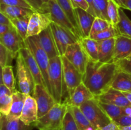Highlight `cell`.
Masks as SVG:
<instances>
[{"label": "cell", "mask_w": 131, "mask_h": 130, "mask_svg": "<svg viewBox=\"0 0 131 130\" xmlns=\"http://www.w3.org/2000/svg\"><path fill=\"white\" fill-rule=\"evenodd\" d=\"M125 7L127 10L131 11V0H125Z\"/></svg>", "instance_id": "cell-54"}, {"label": "cell", "mask_w": 131, "mask_h": 130, "mask_svg": "<svg viewBox=\"0 0 131 130\" xmlns=\"http://www.w3.org/2000/svg\"><path fill=\"white\" fill-rule=\"evenodd\" d=\"M99 103L112 121H115L121 116L124 115V107L100 101H99Z\"/></svg>", "instance_id": "cell-30"}, {"label": "cell", "mask_w": 131, "mask_h": 130, "mask_svg": "<svg viewBox=\"0 0 131 130\" xmlns=\"http://www.w3.org/2000/svg\"><path fill=\"white\" fill-rule=\"evenodd\" d=\"M119 16L120 20L116 25L119 34L131 38V20L121 8H119Z\"/></svg>", "instance_id": "cell-27"}, {"label": "cell", "mask_w": 131, "mask_h": 130, "mask_svg": "<svg viewBox=\"0 0 131 130\" xmlns=\"http://www.w3.org/2000/svg\"><path fill=\"white\" fill-rule=\"evenodd\" d=\"M113 122H115L118 126H131V117L122 115Z\"/></svg>", "instance_id": "cell-43"}, {"label": "cell", "mask_w": 131, "mask_h": 130, "mask_svg": "<svg viewBox=\"0 0 131 130\" xmlns=\"http://www.w3.org/2000/svg\"><path fill=\"white\" fill-rule=\"evenodd\" d=\"M12 93L3 84L0 85V98L4 95H12Z\"/></svg>", "instance_id": "cell-46"}, {"label": "cell", "mask_w": 131, "mask_h": 130, "mask_svg": "<svg viewBox=\"0 0 131 130\" xmlns=\"http://www.w3.org/2000/svg\"><path fill=\"white\" fill-rule=\"evenodd\" d=\"M0 23L6 24V25H11L12 24L10 20L3 14L1 10H0Z\"/></svg>", "instance_id": "cell-48"}, {"label": "cell", "mask_w": 131, "mask_h": 130, "mask_svg": "<svg viewBox=\"0 0 131 130\" xmlns=\"http://www.w3.org/2000/svg\"><path fill=\"white\" fill-rule=\"evenodd\" d=\"M12 95H4L0 98V113L2 115L6 117L10 113L12 103Z\"/></svg>", "instance_id": "cell-38"}, {"label": "cell", "mask_w": 131, "mask_h": 130, "mask_svg": "<svg viewBox=\"0 0 131 130\" xmlns=\"http://www.w3.org/2000/svg\"><path fill=\"white\" fill-rule=\"evenodd\" d=\"M49 82L51 95L58 103H61L63 92V67L60 56L49 59Z\"/></svg>", "instance_id": "cell-4"}, {"label": "cell", "mask_w": 131, "mask_h": 130, "mask_svg": "<svg viewBox=\"0 0 131 130\" xmlns=\"http://www.w3.org/2000/svg\"><path fill=\"white\" fill-rule=\"evenodd\" d=\"M111 87L121 92L131 91V75L118 71Z\"/></svg>", "instance_id": "cell-25"}, {"label": "cell", "mask_w": 131, "mask_h": 130, "mask_svg": "<svg viewBox=\"0 0 131 130\" xmlns=\"http://www.w3.org/2000/svg\"><path fill=\"white\" fill-rule=\"evenodd\" d=\"M56 130H61V129H56Z\"/></svg>", "instance_id": "cell-60"}, {"label": "cell", "mask_w": 131, "mask_h": 130, "mask_svg": "<svg viewBox=\"0 0 131 130\" xmlns=\"http://www.w3.org/2000/svg\"><path fill=\"white\" fill-rule=\"evenodd\" d=\"M12 25V24L11 25H6V24L0 23V37L2 36L8 31H9Z\"/></svg>", "instance_id": "cell-47"}, {"label": "cell", "mask_w": 131, "mask_h": 130, "mask_svg": "<svg viewBox=\"0 0 131 130\" xmlns=\"http://www.w3.org/2000/svg\"><path fill=\"white\" fill-rule=\"evenodd\" d=\"M1 114L0 113V126H1Z\"/></svg>", "instance_id": "cell-59"}, {"label": "cell", "mask_w": 131, "mask_h": 130, "mask_svg": "<svg viewBox=\"0 0 131 130\" xmlns=\"http://www.w3.org/2000/svg\"><path fill=\"white\" fill-rule=\"evenodd\" d=\"M38 12L48 15L52 22L72 32L79 40V38L75 28L56 0H49L47 3H43Z\"/></svg>", "instance_id": "cell-7"}, {"label": "cell", "mask_w": 131, "mask_h": 130, "mask_svg": "<svg viewBox=\"0 0 131 130\" xmlns=\"http://www.w3.org/2000/svg\"><path fill=\"white\" fill-rule=\"evenodd\" d=\"M84 130H95V129L93 127H88V128H86Z\"/></svg>", "instance_id": "cell-57"}, {"label": "cell", "mask_w": 131, "mask_h": 130, "mask_svg": "<svg viewBox=\"0 0 131 130\" xmlns=\"http://www.w3.org/2000/svg\"><path fill=\"white\" fill-rule=\"evenodd\" d=\"M0 42L7 48L14 59L17 57L20 50L26 47L24 41L13 25L0 37Z\"/></svg>", "instance_id": "cell-12"}, {"label": "cell", "mask_w": 131, "mask_h": 130, "mask_svg": "<svg viewBox=\"0 0 131 130\" xmlns=\"http://www.w3.org/2000/svg\"><path fill=\"white\" fill-rule=\"evenodd\" d=\"M61 130H79L72 113L68 107L63 120Z\"/></svg>", "instance_id": "cell-36"}, {"label": "cell", "mask_w": 131, "mask_h": 130, "mask_svg": "<svg viewBox=\"0 0 131 130\" xmlns=\"http://www.w3.org/2000/svg\"><path fill=\"white\" fill-rule=\"evenodd\" d=\"M79 108L95 129L104 127L112 121L100 106L96 98L84 102Z\"/></svg>", "instance_id": "cell-6"}, {"label": "cell", "mask_w": 131, "mask_h": 130, "mask_svg": "<svg viewBox=\"0 0 131 130\" xmlns=\"http://www.w3.org/2000/svg\"><path fill=\"white\" fill-rule=\"evenodd\" d=\"M119 6L120 8L123 9H126L125 7V0H113Z\"/></svg>", "instance_id": "cell-50"}, {"label": "cell", "mask_w": 131, "mask_h": 130, "mask_svg": "<svg viewBox=\"0 0 131 130\" xmlns=\"http://www.w3.org/2000/svg\"><path fill=\"white\" fill-rule=\"evenodd\" d=\"M109 0H93L95 12L97 17L108 20L107 8Z\"/></svg>", "instance_id": "cell-33"}, {"label": "cell", "mask_w": 131, "mask_h": 130, "mask_svg": "<svg viewBox=\"0 0 131 130\" xmlns=\"http://www.w3.org/2000/svg\"><path fill=\"white\" fill-rule=\"evenodd\" d=\"M0 4H4L9 6H17L30 8L31 6L26 2L25 0H0Z\"/></svg>", "instance_id": "cell-41"}, {"label": "cell", "mask_w": 131, "mask_h": 130, "mask_svg": "<svg viewBox=\"0 0 131 130\" xmlns=\"http://www.w3.org/2000/svg\"><path fill=\"white\" fill-rule=\"evenodd\" d=\"M2 73H3V67L0 66V85H1V84H3Z\"/></svg>", "instance_id": "cell-56"}, {"label": "cell", "mask_w": 131, "mask_h": 130, "mask_svg": "<svg viewBox=\"0 0 131 130\" xmlns=\"http://www.w3.org/2000/svg\"><path fill=\"white\" fill-rule=\"evenodd\" d=\"M117 72L115 62L103 63L89 59L83 75V83L95 97L99 96L111 88Z\"/></svg>", "instance_id": "cell-1"}, {"label": "cell", "mask_w": 131, "mask_h": 130, "mask_svg": "<svg viewBox=\"0 0 131 130\" xmlns=\"http://www.w3.org/2000/svg\"><path fill=\"white\" fill-rule=\"evenodd\" d=\"M38 37H39L41 46L47 54L49 59L60 56L53 35H52L51 27L49 26L47 29L41 32L38 34Z\"/></svg>", "instance_id": "cell-20"}, {"label": "cell", "mask_w": 131, "mask_h": 130, "mask_svg": "<svg viewBox=\"0 0 131 130\" xmlns=\"http://www.w3.org/2000/svg\"><path fill=\"white\" fill-rule=\"evenodd\" d=\"M75 12L81 38H88L95 17L79 8L75 9Z\"/></svg>", "instance_id": "cell-18"}, {"label": "cell", "mask_w": 131, "mask_h": 130, "mask_svg": "<svg viewBox=\"0 0 131 130\" xmlns=\"http://www.w3.org/2000/svg\"><path fill=\"white\" fill-rule=\"evenodd\" d=\"M67 110V105L57 103L47 113L38 118L33 126L39 130L61 129Z\"/></svg>", "instance_id": "cell-2"}, {"label": "cell", "mask_w": 131, "mask_h": 130, "mask_svg": "<svg viewBox=\"0 0 131 130\" xmlns=\"http://www.w3.org/2000/svg\"><path fill=\"white\" fill-rule=\"evenodd\" d=\"M5 120H6V116L1 115L0 130H6V128H5Z\"/></svg>", "instance_id": "cell-52"}, {"label": "cell", "mask_w": 131, "mask_h": 130, "mask_svg": "<svg viewBox=\"0 0 131 130\" xmlns=\"http://www.w3.org/2000/svg\"><path fill=\"white\" fill-rule=\"evenodd\" d=\"M27 96H28L27 94L18 90L13 93L12 95V103L10 113L6 117V120L20 119Z\"/></svg>", "instance_id": "cell-22"}, {"label": "cell", "mask_w": 131, "mask_h": 130, "mask_svg": "<svg viewBox=\"0 0 131 130\" xmlns=\"http://www.w3.org/2000/svg\"><path fill=\"white\" fill-rule=\"evenodd\" d=\"M124 115H127L131 117V105L124 107Z\"/></svg>", "instance_id": "cell-51"}, {"label": "cell", "mask_w": 131, "mask_h": 130, "mask_svg": "<svg viewBox=\"0 0 131 130\" xmlns=\"http://www.w3.org/2000/svg\"><path fill=\"white\" fill-rule=\"evenodd\" d=\"M110 25L111 24L109 21L96 17L92 25L90 34V38H93L95 35L109 28Z\"/></svg>", "instance_id": "cell-34"}, {"label": "cell", "mask_w": 131, "mask_h": 130, "mask_svg": "<svg viewBox=\"0 0 131 130\" xmlns=\"http://www.w3.org/2000/svg\"><path fill=\"white\" fill-rule=\"evenodd\" d=\"M2 79L3 84L12 94L17 91L15 89V79L13 71V67L11 65H7L3 68Z\"/></svg>", "instance_id": "cell-29"}, {"label": "cell", "mask_w": 131, "mask_h": 130, "mask_svg": "<svg viewBox=\"0 0 131 130\" xmlns=\"http://www.w3.org/2000/svg\"><path fill=\"white\" fill-rule=\"evenodd\" d=\"M124 93V95L125 96L127 99L129 100V101L131 103V91L130 92H122Z\"/></svg>", "instance_id": "cell-53"}, {"label": "cell", "mask_w": 131, "mask_h": 130, "mask_svg": "<svg viewBox=\"0 0 131 130\" xmlns=\"http://www.w3.org/2000/svg\"><path fill=\"white\" fill-rule=\"evenodd\" d=\"M50 27L59 54L60 56H64L67 47L78 42L79 39L72 32L55 23H51Z\"/></svg>", "instance_id": "cell-9"}, {"label": "cell", "mask_w": 131, "mask_h": 130, "mask_svg": "<svg viewBox=\"0 0 131 130\" xmlns=\"http://www.w3.org/2000/svg\"><path fill=\"white\" fill-rule=\"evenodd\" d=\"M93 98H95V96L82 82L72 92L63 103L67 106L79 107L84 102Z\"/></svg>", "instance_id": "cell-14"}, {"label": "cell", "mask_w": 131, "mask_h": 130, "mask_svg": "<svg viewBox=\"0 0 131 130\" xmlns=\"http://www.w3.org/2000/svg\"><path fill=\"white\" fill-rule=\"evenodd\" d=\"M25 45L33 54L41 72L43 79L46 83L48 91L51 93L49 82V58L42 48L40 43L38 35L28 37L25 41Z\"/></svg>", "instance_id": "cell-3"}, {"label": "cell", "mask_w": 131, "mask_h": 130, "mask_svg": "<svg viewBox=\"0 0 131 130\" xmlns=\"http://www.w3.org/2000/svg\"><path fill=\"white\" fill-rule=\"evenodd\" d=\"M120 130H131V126H118Z\"/></svg>", "instance_id": "cell-55"}, {"label": "cell", "mask_w": 131, "mask_h": 130, "mask_svg": "<svg viewBox=\"0 0 131 130\" xmlns=\"http://www.w3.org/2000/svg\"><path fill=\"white\" fill-rule=\"evenodd\" d=\"M19 53L21 54L22 57L24 59L26 64L28 66L29 70H30L31 73L33 75V79H34L35 84H39V85H43L45 87L47 88L46 83L43 79V76H42V72H41L33 54L29 50V48H27L26 47L22 48L19 51Z\"/></svg>", "instance_id": "cell-15"}, {"label": "cell", "mask_w": 131, "mask_h": 130, "mask_svg": "<svg viewBox=\"0 0 131 130\" xmlns=\"http://www.w3.org/2000/svg\"><path fill=\"white\" fill-rule=\"evenodd\" d=\"M119 8L120 6L113 0H109L107 8V17L110 24L115 27H116L120 20Z\"/></svg>", "instance_id": "cell-32"}, {"label": "cell", "mask_w": 131, "mask_h": 130, "mask_svg": "<svg viewBox=\"0 0 131 130\" xmlns=\"http://www.w3.org/2000/svg\"><path fill=\"white\" fill-rule=\"evenodd\" d=\"M63 67V92L61 103L83 82V75L65 57L61 56Z\"/></svg>", "instance_id": "cell-5"}, {"label": "cell", "mask_w": 131, "mask_h": 130, "mask_svg": "<svg viewBox=\"0 0 131 130\" xmlns=\"http://www.w3.org/2000/svg\"><path fill=\"white\" fill-rule=\"evenodd\" d=\"M6 130H31V126H27L23 123L20 119L5 120Z\"/></svg>", "instance_id": "cell-37"}, {"label": "cell", "mask_w": 131, "mask_h": 130, "mask_svg": "<svg viewBox=\"0 0 131 130\" xmlns=\"http://www.w3.org/2000/svg\"><path fill=\"white\" fill-rule=\"evenodd\" d=\"M0 10L10 20L31 17L35 11L30 8L17 6H9L4 4H0Z\"/></svg>", "instance_id": "cell-21"}, {"label": "cell", "mask_w": 131, "mask_h": 130, "mask_svg": "<svg viewBox=\"0 0 131 130\" xmlns=\"http://www.w3.org/2000/svg\"><path fill=\"white\" fill-rule=\"evenodd\" d=\"M58 5H60V7L61 8L67 16L69 19L70 21L71 22L72 24L75 28V31H76L78 35L79 36V39L81 38V36L80 30H79V26H78V21H77V17L76 14L75 12V9L74 8L72 4L71 1L70 0H56Z\"/></svg>", "instance_id": "cell-26"}, {"label": "cell", "mask_w": 131, "mask_h": 130, "mask_svg": "<svg viewBox=\"0 0 131 130\" xmlns=\"http://www.w3.org/2000/svg\"><path fill=\"white\" fill-rule=\"evenodd\" d=\"M70 1L74 9L79 8L87 11L89 10V5L86 0H70Z\"/></svg>", "instance_id": "cell-42"}, {"label": "cell", "mask_w": 131, "mask_h": 130, "mask_svg": "<svg viewBox=\"0 0 131 130\" xmlns=\"http://www.w3.org/2000/svg\"><path fill=\"white\" fill-rule=\"evenodd\" d=\"M130 55L131 38L122 35H118L115 38V50L111 62H115Z\"/></svg>", "instance_id": "cell-19"}, {"label": "cell", "mask_w": 131, "mask_h": 130, "mask_svg": "<svg viewBox=\"0 0 131 130\" xmlns=\"http://www.w3.org/2000/svg\"><path fill=\"white\" fill-rule=\"evenodd\" d=\"M38 119V108L37 102L33 96H27L20 120L27 126H31Z\"/></svg>", "instance_id": "cell-17"}, {"label": "cell", "mask_w": 131, "mask_h": 130, "mask_svg": "<svg viewBox=\"0 0 131 130\" xmlns=\"http://www.w3.org/2000/svg\"><path fill=\"white\" fill-rule=\"evenodd\" d=\"M118 71H123L131 75V55L127 57L115 62Z\"/></svg>", "instance_id": "cell-40"}, {"label": "cell", "mask_w": 131, "mask_h": 130, "mask_svg": "<svg viewBox=\"0 0 131 130\" xmlns=\"http://www.w3.org/2000/svg\"><path fill=\"white\" fill-rule=\"evenodd\" d=\"M83 50L89 59L93 61H99V43L93 38H81L79 40Z\"/></svg>", "instance_id": "cell-24"}, {"label": "cell", "mask_w": 131, "mask_h": 130, "mask_svg": "<svg viewBox=\"0 0 131 130\" xmlns=\"http://www.w3.org/2000/svg\"><path fill=\"white\" fill-rule=\"evenodd\" d=\"M87 1V3H88L90 6L89 10H88V12L90 13V14H92V15H93L94 17H97L96 16L95 12V10H94V6H93V0H86Z\"/></svg>", "instance_id": "cell-49"}, {"label": "cell", "mask_w": 131, "mask_h": 130, "mask_svg": "<svg viewBox=\"0 0 131 130\" xmlns=\"http://www.w3.org/2000/svg\"><path fill=\"white\" fill-rule=\"evenodd\" d=\"M95 130H120L119 129L118 126L113 121H111L110 124H108L106 126L101 128L97 129Z\"/></svg>", "instance_id": "cell-45"}, {"label": "cell", "mask_w": 131, "mask_h": 130, "mask_svg": "<svg viewBox=\"0 0 131 130\" xmlns=\"http://www.w3.org/2000/svg\"><path fill=\"white\" fill-rule=\"evenodd\" d=\"M64 56L82 75H84L89 58L83 50L79 41L70 45Z\"/></svg>", "instance_id": "cell-10"}, {"label": "cell", "mask_w": 131, "mask_h": 130, "mask_svg": "<svg viewBox=\"0 0 131 130\" xmlns=\"http://www.w3.org/2000/svg\"><path fill=\"white\" fill-rule=\"evenodd\" d=\"M31 17L23 18V19H14L11 20V24L15 28L17 31L18 32L23 40L25 41L28 38L27 37V33H28V24H29V20Z\"/></svg>", "instance_id": "cell-31"}, {"label": "cell", "mask_w": 131, "mask_h": 130, "mask_svg": "<svg viewBox=\"0 0 131 130\" xmlns=\"http://www.w3.org/2000/svg\"><path fill=\"white\" fill-rule=\"evenodd\" d=\"M26 2L31 6L32 10L35 11H39L43 5V3L41 0H25Z\"/></svg>", "instance_id": "cell-44"}, {"label": "cell", "mask_w": 131, "mask_h": 130, "mask_svg": "<svg viewBox=\"0 0 131 130\" xmlns=\"http://www.w3.org/2000/svg\"><path fill=\"white\" fill-rule=\"evenodd\" d=\"M41 1H42V3H47L49 0H41Z\"/></svg>", "instance_id": "cell-58"}, {"label": "cell", "mask_w": 131, "mask_h": 130, "mask_svg": "<svg viewBox=\"0 0 131 130\" xmlns=\"http://www.w3.org/2000/svg\"><path fill=\"white\" fill-rule=\"evenodd\" d=\"M33 96L37 102L38 118L44 115L57 103L47 88L39 84H35Z\"/></svg>", "instance_id": "cell-11"}, {"label": "cell", "mask_w": 131, "mask_h": 130, "mask_svg": "<svg viewBox=\"0 0 131 130\" xmlns=\"http://www.w3.org/2000/svg\"><path fill=\"white\" fill-rule=\"evenodd\" d=\"M99 61L103 63L111 62L115 50V38L99 41Z\"/></svg>", "instance_id": "cell-23"}, {"label": "cell", "mask_w": 131, "mask_h": 130, "mask_svg": "<svg viewBox=\"0 0 131 130\" xmlns=\"http://www.w3.org/2000/svg\"><path fill=\"white\" fill-rule=\"evenodd\" d=\"M96 99L100 102L109 104L115 105L122 107L130 106L131 103L129 101L122 92L118 90L113 88H110L108 90L99 96L95 97Z\"/></svg>", "instance_id": "cell-16"}, {"label": "cell", "mask_w": 131, "mask_h": 130, "mask_svg": "<svg viewBox=\"0 0 131 130\" xmlns=\"http://www.w3.org/2000/svg\"><path fill=\"white\" fill-rule=\"evenodd\" d=\"M67 107L71 111L79 130H84L88 127H93L79 107L75 106H67Z\"/></svg>", "instance_id": "cell-28"}, {"label": "cell", "mask_w": 131, "mask_h": 130, "mask_svg": "<svg viewBox=\"0 0 131 130\" xmlns=\"http://www.w3.org/2000/svg\"><path fill=\"white\" fill-rule=\"evenodd\" d=\"M118 35H120V34H119L116 27L111 24L109 28L95 35L92 38L99 42V41H102L105 40L111 39L113 38H116Z\"/></svg>", "instance_id": "cell-35"}, {"label": "cell", "mask_w": 131, "mask_h": 130, "mask_svg": "<svg viewBox=\"0 0 131 130\" xmlns=\"http://www.w3.org/2000/svg\"><path fill=\"white\" fill-rule=\"evenodd\" d=\"M16 75L19 91L33 96L35 87L34 79L19 52L16 57Z\"/></svg>", "instance_id": "cell-8"}, {"label": "cell", "mask_w": 131, "mask_h": 130, "mask_svg": "<svg viewBox=\"0 0 131 130\" xmlns=\"http://www.w3.org/2000/svg\"><path fill=\"white\" fill-rule=\"evenodd\" d=\"M51 23L52 21L48 15L34 11L29 20L27 37L38 35L41 32L49 28Z\"/></svg>", "instance_id": "cell-13"}, {"label": "cell", "mask_w": 131, "mask_h": 130, "mask_svg": "<svg viewBox=\"0 0 131 130\" xmlns=\"http://www.w3.org/2000/svg\"><path fill=\"white\" fill-rule=\"evenodd\" d=\"M14 59L7 48L0 42V66L3 68L7 65H10Z\"/></svg>", "instance_id": "cell-39"}]
</instances>
